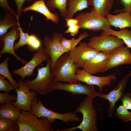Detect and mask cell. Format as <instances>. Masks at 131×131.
I'll return each mask as SVG.
<instances>
[{
    "instance_id": "24",
    "label": "cell",
    "mask_w": 131,
    "mask_h": 131,
    "mask_svg": "<svg viewBox=\"0 0 131 131\" xmlns=\"http://www.w3.org/2000/svg\"><path fill=\"white\" fill-rule=\"evenodd\" d=\"M68 0H48L45 3L47 6L50 11L56 9L60 12V15L64 18L67 17L68 11L67 6Z\"/></svg>"
},
{
    "instance_id": "28",
    "label": "cell",
    "mask_w": 131,
    "mask_h": 131,
    "mask_svg": "<svg viewBox=\"0 0 131 131\" xmlns=\"http://www.w3.org/2000/svg\"><path fill=\"white\" fill-rule=\"evenodd\" d=\"M9 58L7 57L3 62L0 64V74L4 76L8 80L13 86L15 89H18L17 82L14 80L11 76L8 69V63Z\"/></svg>"
},
{
    "instance_id": "16",
    "label": "cell",
    "mask_w": 131,
    "mask_h": 131,
    "mask_svg": "<svg viewBox=\"0 0 131 131\" xmlns=\"http://www.w3.org/2000/svg\"><path fill=\"white\" fill-rule=\"evenodd\" d=\"M20 37V33L18 26L11 27V30L0 36V42L3 43V48L0 52L1 55L4 53H8L14 55L17 60L23 64L27 63L26 61L18 56L15 52L14 42L15 40Z\"/></svg>"
},
{
    "instance_id": "8",
    "label": "cell",
    "mask_w": 131,
    "mask_h": 131,
    "mask_svg": "<svg viewBox=\"0 0 131 131\" xmlns=\"http://www.w3.org/2000/svg\"><path fill=\"white\" fill-rule=\"evenodd\" d=\"M88 43L90 47L99 51L110 54L125 44L123 40L115 35H105L92 36Z\"/></svg>"
},
{
    "instance_id": "36",
    "label": "cell",
    "mask_w": 131,
    "mask_h": 131,
    "mask_svg": "<svg viewBox=\"0 0 131 131\" xmlns=\"http://www.w3.org/2000/svg\"><path fill=\"white\" fill-rule=\"evenodd\" d=\"M0 6L5 13L11 14L15 16L17 15L16 13L9 6L8 0H0Z\"/></svg>"
},
{
    "instance_id": "32",
    "label": "cell",
    "mask_w": 131,
    "mask_h": 131,
    "mask_svg": "<svg viewBox=\"0 0 131 131\" xmlns=\"http://www.w3.org/2000/svg\"><path fill=\"white\" fill-rule=\"evenodd\" d=\"M27 45L28 49L34 52L37 51L41 46V43L39 38L36 35L31 34L29 36Z\"/></svg>"
},
{
    "instance_id": "13",
    "label": "cell",
    "mask_w": 131,
    "mask_h": 131,
    "mask_svg": "<svg viewBox=\"0 0 131 131\" xmlns=\"http://www.w3.org/2000/svg\"><path fill=\"white\" fill-rule=\"evenodd\" d=\"M18 89H14L17 94V100L15 102L10 101L13 105L21 110L31 112L32 101L37 93L30 91L23 80L18 81L17 83Z\"/></svg>"
},
{
    "instance_id": "1",
    "label": "cell",
    "mask_w": 131,
    "mask_h": 131,
    "mask_svg": "<svg viewBox=\"0 0 131 131\" xmlns=\"http://www.w3.org/2000/svg\"><path fill=\"white\" fill-rule=\"evenodd\" d=\"M93 98L87 96L74 112L82 115V120L79 125L56 131H74L79 129L82 131H97V113L93 105Z\"/></svg>"
},
{
    "instance_id": "6",
    "label": "cell",
    "mask_w": 131,
    "mask_h": 131,
    "mask_svg": "<svg viewBox=\"0 0 131 131\" xmlns=\"http://www.w3.org/2000/svg\"><path fill=\"white\" fill-rule=\"evenodd\" d=\"M31 113L38 118L46 117L49 119H57L68 123V122H79L80 117L76 114L68 111L62 114L55 112L46 107L42 104L41 99L35 97L31 104Z\"/></svg>"
},
{
    "instance_id": "23",
    "label": "cell",
    "mask_w": 131,
    "mask_h": 131,
    "mask_svg": "<svg viewBox=\"0 0 131 131\" xmlns=\"http://www.w3.org/2000/svg\"><path fill=\"white\" fill-rule=\"evenodd\" d=\"M88 0H68V14L66 18H73L75 13L88 8Z\"/></svg>"
},
{
    "instance_id": "38",
    "label": "cell",
    "mask_w": 131,
    "mask_h": 131,
    "mask_svg": "<svg viewBox=\"0 0 131 131\" xmlns=\"http://www.w3.org/2000/svg\"><path fill=\"white\" fill-rule=\"evenodd\" d=\"M16 4L17 8V15L19 18L21 16L22 12V7L24 2L27 1L29 2H31L34 0H14Z\"/></svg>"
},
{
    "instance_id": "27",
    "label": "cell",
    "mask_w": 131,
    "mask_h": 131,
    "mask_svg": "<svg viewBox=\"0 0 131 131\" xmlns=\"http://www.w3.org/2000/svg\"><path fill=\"white\" fill-rule=\"evenodd\" d=\"M16 121L0 116V131H19Z\"/></svg>"
},
{
    "instance_id": "17",
    "label": "cell",
    "mask_w": 131,
    "mask_h": 131,
    "mask_svg": "<svg viewBox=\"0 0 131 131\" xmlns=\"http://www.w3.org/2000/svg\"><path fill=\"white\" fill-rule=\"evenodd\" d=\"M110 56V53L100 51L84 64L83 69L91 74L104 73L106 72V66Z\"/></svg>"
},
{
    "instance_id": "25",
    "label": "cell",
    "mask_w": 131,
    "mask_h": 131,
    "mask_svg": "<svg viewBox=\"0 0 131 131\" xmlns=\"http://www.w3.org/2000/svg\"><path fill=\"white\" fill-rule=\"evenodd\" d=\"M18 26L17 20L12 14L5 13L4 16L0 20V36L6 33L10 27Z\"/></svg>"
},
{
    "instance_id": "30",
    "label": "cell",
    "mask_w": 131,
    "mask_h": 131,
    "mask_svg": "<svg viewBox=\"0 0 131 131\" xmlns=\"http://www.w3.org/2000/svg\"><path fill=\"white\" fill-rule=\"evenodd\" d=\"M116 118L121 119L125 123L131 121V112L125 108L123 105H120L116 108L115 114Z\"/></svg>"
},
{
    "instance_id": "39",
    "label": "cell",
    "mask_w": 131,
    "mask_h": 131,
    "mask_svg": "<svg viewBox=\"0 0 131 131\" xmlns=\"http://www.w3.org/2000/svg\"><path fill=\"white\" fill-rule=\"evenodd\" d=\"M130 13V16H131V12L130 13Z\"/></svg>"
},
{
    "instance_id": "21",
    "label": "cell",
    "mask_w": 131,
    "mask_h": 131,
    "mask_svg": "<svg viewBox=\"0 0 131 131\" xmlns=\"http://www.w3.org/2000/svg\"><path fill=\"white\" fill-rule=\"evenodd\" d=\"M21 110L14 106L10 101L0 106V116L17 120L19 118Z\"/></svg>"
},
{
    "instance_id": "31",
    "label": "cell",
    "mask_w": 131,
    "mask_h": 131,
    "mask_svg": "<svg viewBox=\"0 0 131 131\" xmlns=\"http://www.w3.org/2000/svg\"><path fill=\"white\" fill-rule=\"evenodd\" d=\"M17 20L18 28L20 33V37L19 41L17 43H14V50H17L20 47L24 45H27V41L29 36L28 32L25 33L23 31L19 23V18L17 15L15 16Z\"/></svg>"
},
{
    "instance_id": "7",
    "label": "cell",
    "mask_w": 131,
    "mask_h": 131,
    "mask_svg": "<svg viewBox=\"0 0 131 131\" xmlns=\"http://www.w3.org/2000/svg\"><path fill=\"white\" fill-rule=\"evenodd\" d=\"M52 91L62 90L70 93L73 95L84 94L94 98L98 97L94 85L86 84L83 85L80 82L69 83L61 82H53L51 84Z\"/></svg>"
},
{
    "instance_id": "2",
    "label": "cell",
    "mask_w": 131,
    "mask_h": 131,
    "mask_svg": "<svg viewBox=\"0 0 131 131\" xmlns=\"http://www.w3.org/2000/svg\"><path fill=\"white\" fill-rule=\"evenodd\" d=\"M51 65V61L49 58L47 60L45 66L37 68V74L35 79L32 80L28 79L24 82L30 90L44 96L53 91L50 85L53 82L54 77L50 70Z\"/></svg>"
},
{
    "instance_id": "3",
    "label": "cell",
    "mask_w": 131,
    "mask_h": 131,
    "mask_svg": "<svg viewBox=\"0 0 131 131\" xmlns=\"http://www.w3.org/2000/svg\"><path fill=\"white\" fill-rule=\"evenodd\" d=\"M31 112L22 110L19 118L16 121L19 131H53L52 124L56 120L42 117L39 119Z\"/></svg>"
},
{
    "instance_id": "29",
    "label": "cell",
    "mask_w": 131,
    "mask_h": 131,
    "mask_svg": "<svg viewBox=\"0 0 131 131\" xmlns=\"http://www.w3.org/2000/svg\"><path fill=\"white\" fill-rule=\"evenodd\" d=\"M66 21V26L68 28L65 31L64 33H70V35L74 36L79 33L80 27L78 24V21L75 18H65Z\"/></svg>"
},
{
    "instance_id": "22",
    "label": "cell",
    "mask_w": 131,
    "mask_h": 131,
    "mask_svg": "<svg viewBox=\"0 0 131 131\" xmlns=\"http://www.w3.org/2000/svg\"><path fill=\"white\" fill-rule=\"evenodd\" d=\"M101 35H114L123 40L128 48H131V30L126 28L115 31L111 28L103 30Z\"/></svg>"
},
{
    "instance_id": "11",
    "label": "cell",
    "mask_w": 131,
    "mask_h": 131,
    "mask_svg": "<svg viewBox=\"0 0 131 131\" xmlns=\"http://www.w3.org/2000/svg\"><path fill=\"white\" fill-rule=\"evenodd\" d=\"M75 78L78 81L84 82L86 84L97 85L100 92L102 91L106 85L110 86L112 82L116 80L115 73L105 76H94L85 71L83 69L78 68L76 71Z\"/></svg>"
},
{
    "instance_id": "40",
    "label": "cell",
    "mask_w": 131,
    "mask_h": 131,
    "mask_svg": "<svg viewBox=\"0 0 131 131\" xmlns=\"http://www.w3.org/2000/svg\"><path fill=\"white\" fill-rule=\"evenodd\" d=\"M113 0L114 1L115 0H116V1H117V0Z\"/></svg>"
},
{
    "instance_id": "33",
    "label": "cell",
    "mask_w": 131,
    "mask_h": 131,
    "mask_svg": "<svg viewBox=\"0 0 131 131\" xmlns=\"http://www.w3.org/2000/svg\"><path fill=\"white\" fill-rule=\"evenodd\" d=\"M4 76L0 74V91L9 93L15 88L10 82L5 80Z\"/></svg>"
},
{
    "instance_id": "5",
    "label": "cell",
    "mask_w": 131,
    "mask_h": 131,
    "mask_svg": "<svg viewBox=\"0 0 131 131\" xmlns=\"http://www.w3.org/2000/svg\"><path fill=\"white\" fill-rule=\"evenodd\" d=\"M75 18L80 29L96 32L111 27L106 18L98 14L92 8L89 12H82Z\"/></svg>"
},
{
    "instance_id": "12",
    "label": "cell",
    "mask_w": 131,
    "mask_h": 131,
    "mask_svg": "<svg viewBox=\"0 0 131 131\" xmlns=\"http://www.w3.org/2000/svg\"><path fill=\"white\" fill-rule=\"evenodd\" d=\"M50 58L45 48L41 46L36 52H34L32 59L26 63L23 67L12 71L14 74H17L21 76V80H23L27 76H32L35 68L42 62L47 60Z\"/></svg>"
},
{
    "instance_id": "15",
    "label": "cell",
    "mask_w": 131,
    "mask_h": 131,
    "mask_svg": "<svg viewBox=\"0 0 131 131\" xmlns=\"http://www.w3.org/2000/svg\"><path fill=\"white\" fill-rule=\"evenodd\" d=\"M129 48L123 45L112 52L106 66V71L120 65L131 64V53Z\"/></svg>"
},
{
    "instance_id": "4",
    "label": "cell",
    "mask_w": 131,
    "mask_h": 131,
    "mask_svg": "<svg viewBox=\"0 0 131 131\" xmlns=\"http://www.w3.org/2000/svg\"><path fill=\"white\" fill-rule=\"evenodd\" d=\"M78 68V67L71 60L69 52L66 53L57 60L51 71L54 77L53 82L72 83L77 82L75 75Z\"/></svg>"
},
{
    "instance_id": "10",
    "label": "cell",
    "mask_w": 131,
    "mask_h": 131,
    "mask_svg": "<svg viewBox=\"0 0 131 131\" xmlns=\"http://www.w3.org/2000/svg\"><path fill=\"white\" fill-rule=\"evenodd\" d=\"M99 52L90 46L88 43L80 41L78 46L68 52L72 61L79 68H83Z\"/></svg>"
},
{
    "instance_id": "37",
    "label": "cell",
    "mask_w": 131,
    "mask_h": 131,
    "mask_svg": "<svg viewBox=\"0 0 131 131\" xmlns=\"http://www.w3.org/2000/svg\"><path fill=\"white\" fill-rule=\"evenodd\" d=\"M121 4L123 6V8L121 10H115L114 13H117L123 12L129 13L131 12V0H120Z\"/></svg>"
},
{
    "instance_id": "9",
    "label": "cell",
    "mask_w": 131,
    "mask_h": 131,
    "mask_svg": "<svg viewBox=\"0 0 131 131\" xmlns=\"http://www.w3.org/2000/svg\"><path fill=\"white\" fill-rule=\"evenodd\" d=\"M63 37L61 33L56 32L54 33L51 37L47 35L44 38L43 45L45 47L44 48L51 60V71L58 58L64 54L68 52L60 44V41Z\"/></svg>"
},
{
    "instance_id": "35",
    "label": "cell",
    "mask_w": 131,
    "mask_h": 131,
    "mask_svg": "<svg viewBox=\"0 0 131 131\" xmlns=\"http://www.w3.org/2000/svg\"><path fill=\"white\" fill-rule=\"evenodd\" d=\"M122 105L128 110H131V93H123L120 99Z\"/></svg>"
},
{
    "instance_id": "20",
    "label": "cell",
    "mask_w": 131,
    "mask_h": 131,
    "mask_svg": "<svg viewBox=\"0 0 131 131\" xmlns=\"http://www.w3.org/2000/svg\"><path fill=\"white\" fill-rule=\"evenodd\" d=\"M114 1L113 0H88V6L93 7L98 15L105 17L111 11Z\"/></svg>"
},
{
    "instance_id": "34",
    "label": "cell",
    "mask_w": 131,
    "mask_h": 131,
    "mask_svg": "<svg viewBox=\"0 0 131 131\" xmlns=\"http://www.w3.org/2000/svg\"><path fill=\"white\" fill-rule=\"evenodd\" d=\"M16 100L17 96L15 94L10 95L7 92H0V104L2 105L9 102H15Z\"/></svg>"
},
{
    "instance_id": "26",
    "label": "cell",
    "mask_w": 131,
    "mask_h": 131,
    "mask_svg": "<svg viewBox=\"0 0 131 131\" xmlns=\"http://www.w3.org/2000/svg\"><path fill=\"white\" fill-rule=\"evenodd\" d=\"M89 36L87 32H84L81 33L77 39L73 37L71 39H68L63 37L60 41V44L64 48L69 52L75 48L82 40Z\"/></svg>"
},
{
    "instance_id": "14",
    "label": "cell",
    "mask_w": 131,
    "mask_h": 131,
    "mask_svg": "<svg viewBox=\"0 0 131 131\" xmlns=\"http://www.w3.org/2000/svg\"><path fill=\"white\" fill-rule=\"evenodd\" d=\"M131 77V70L127 75L124 76L116 86L109 93L106 94L101 92H98V97L105 98L109 102V106L107 109L109 117L113 115L115 104L122 96L127 83Z\"/></svg>"
},
{
    "instance_id": "18",
    "label": "cell",
    "mask_w": 131,
    "mask_h": 131,
    "mask_svg": "<svg viewBox=\"0 0 131 131\" xmlns=\"http://www.w3.org/2000/svg\"><path fill=\"white\" fill-rule=\"evenodd\" d=\"M29 10L38 12L44 16L46 20H50L53 23L57 24L59 21L58 16L57 13L51 12L46 5L45 0L34 1L31 5L22 9V12H25Z\"/></svg>"
},
{
    "instance_id": "19",
    "label": "cell",
    "mask_w": 131,
    "mask_h": 131,
    "mask_svg": "<svg viewBox=\"0 0 131 131\" xmlns=\"http://www.w3.org/2000/svg\"><path fill=\"white\" fill-rule=\"evenodd\" d=\"M106 17L111 26L120 29L126 27L131 28V17L129 13L122 11L116 15L108 13Z\"/></svg>"
}]
</instances>
